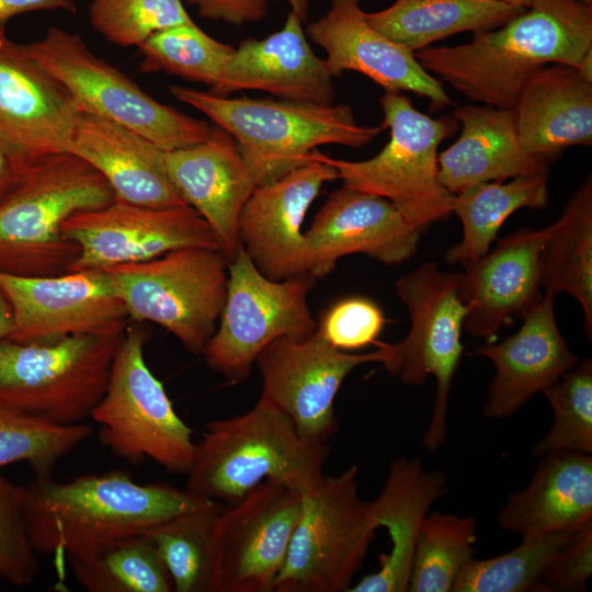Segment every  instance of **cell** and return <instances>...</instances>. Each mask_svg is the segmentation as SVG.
<instances>
[{
  "mask_svg": "<svg viewBox=\"0 0 592 592\" xmlns=\"http://www.w3.org/2000/svg\"><path fill=\"white\" fill-rule=\"evenodd\" d=\"M477 524L473 516L428 514L420 526L408 591L449 592L463 567L473 558Z\"/></svg>",
  "mask_w": 592,
  "mask_h": 592,
  "instance_id": "cell-36",
  "label": "cell"
},
{
  "mask_svg": "<svg viewBox=\"0 0 592 592\" xmlns=\"http://www.w3.org/2000/svg\"><path fill=\"white\" fill-rule=\"evenodd\" d=\"M301 511V494L264 481L219 512L214 592H273Z\"/></svg>",
  "mask_w": 592,
  "mask_h": 592,
  "instance_id": "cell-15",
  "label": "cell"
},
{
  "mask_svg": "<svg viewBox=\"0 0 592 592\" xmlns=\"http://www.w3.org/2000/svg\"><path fill=\"white\" fill-rule=\"evenodd\" d=\"M577 1L585 3V4H592V0H577Z\"/></svg>",
  "mask_w": 592,
  "mask_h": 592,
  "instance_id": "cell-52",
  "label": "cell"
},
{
  "mask_svg": "<svg viewBox=\"0 0 592 592\" xmlns=\"http://www.w3.org/2000/svg\"><path fill=\"white\" fill-rule=\"evenodd\" d=\"M92 433L83 423L59 425L0 403V468L26 462L35 478L50 477L57 463Z\"/></svg>",
  "mask_w": 592,
  "mask_h": 592,
  "instance_id": "cell-38",
  "label": "cell"
},
{
  "mask_svg": "<svg viewBox=\"0 0 592 592\" xmlns=\"http://www.w3.org/2000/svg\"><path fill=\"white\" fill-rule=\"evenodd\" d=\"M385 323V315L375 301L364 296H350L325 311L317 330L332 345L348 352L377 344Z\"/></svg>",
  "mask_w": 592,
  "mask_h": 592,
  "instance_id": "cell-43",
  "label": "cell"
},
{
  "mask_svg": "<svg viewBox=\"0 0 592 592\" xmlns=\"http://www.w3.org/2000/svg\"><path fill=\"white\" fill-rule=\"evenodd\" d=\"M289 7L291 11L296 13L303 21L307 18L309 0H283Z\"/></svg>",
  "mask_w": 592,
  "mask_h": 592,
  "instance_id": "cell-50",
  "label": "cell"
},
{
  "mask_svg": "<svg viewBox=\"0 0 592 592\" xmlns=\"http://www.w3.org/2000/svg\"><path fill=\"white\" fill-rule=\"evenodd\" d=\"M79 111L67 89L0 26V137L30 162L68 152Z\"/></svg>",
  "mask_w": 592,
  "mask_h": 592,
  "instance_id": "cell-21",
  "label": "cell"
},
{
  "mask_svg": "<svg viewBox=\"0 0 592 592\" xmlns=\"http://www.w3.org/2000/svg\"><path fill=\"white\" fill-rule=\"evenodd\" d=\"M78 583L89 592H171V578L150 539L123 537L68 556Z\"/></svg>",
  "mask_w": 592,
  "mask_h": 592,
  "instance_id": "cell-35",
  "label": "cell"
},
{
  "mask_svg": "<svg viewBox=\"0 0 592 592\" xmlns=\"http://www.w3.org/2000/svg\"><path fill=\"white\" fill-rule=\"evenodd\" d=\"M148 338L143 326L124 331L107 388L90 417L99 441L117 458L133 465L151 459L172 474L186 475L195 452L193 430L146 363Z\"/></svg>",
  "mask_w": 592,
  "mask_h": 592,
  "instance_id": "cell-8",
  "label": "cell"
},
{
  "mask_svg": "<svg viewBox=\"0 0 592 592\" xmlns=\"http://www.w3.org/2000/svg\"><path fill=\"white\" fill-rule=\"evenodd\" d=\"M169 90L234 138L258 186L307 163L319 146L361 148L383 129L358 125L352 109L344 104L228 98L181 86H170Z\"/></svg>",
  "mask_w": 592,
  "mask_h": 592,
  "instance_id": "cell-5",
  "label": "cell"
},
{
  "mask_svg": "<svg viewBox=\"0 0 592 592\" xmlns=\"http://www.w3.org/2000/svg\"><path fill=\"white\" fill-rule=\"evenodd\" d=\"M226 300L203 355L232 384L246 380L260 352L287 337L306 340L317 331L307 297L316 280L301 275L273 281L261 274L242 247L228 263Z\"/></svg>",
  "mask_w": 592,
  "mask_h": 592,
  "instance_id": "cell-13",
  "label": "cell"
},
{
  "mask_svg": "<svg viewBox=\"0 0 592 592\" xmlns=\"http://www.w3.org/2000/svg\"><path fill=\"white\" fill-rule=\"evenodd\" d=\"M572 533L555 532L522 538L514 549L483 560L471 558L458 573L454 592H526Z\"/></svg>",
  "mask_w": 592,
  "mask_h": 592,
  "instance_id": "cell-39",
  "label": "cell"
},
{
  "mask_svg": "<svg viewBox=\"0 0 592 592\" xmlns=\"http://www.w3.org/2000/svg\"><path fill=\"white\" fill-rule=\"evenodd\" d=\"M114 201L102 174L71 152L32 162L0 200V272L22 276L69 272L79 248L64 235L65 221Z\"/></svg>",
  "mask_w": 592,
  "mask_h": 592,
  "instance_id": "cell-4",
  "label": "cell"
},
{
  "mask_svg": "<svg viewBox=\"0 0 592 592\" xmlns=\"http://www.w3.org/2000/svg\"><path fill=\"white\" fill-rule=\"evenodd\" d=\"M338 171L315 153L276 181L259 185L243 205L238 220L239 242L265 277L283 281L308 275V253L301 226L326 182Z\"/></svg>",
  "mask_w": 592,
  "mask_h": 592,
  "instance_id": "cell-18",
  "label": "cell"
},
{
  "mask_svg": "<svg viewBox=\"0 0 592 592\" xmlns=\"http://www.w3.org/2000/svg\"><path fill=\"white\" fill-rule=\"evenodd\" d=\"M457 140L439 153V178L453 194L479 183L548 171L554 159L525 152L513 109L465 104L454 111Z\"/></svg>",
  "mask_w": 592,
  "mask_h": 592,
  "instance_id": "cell-28",
  "label": "cell"
},
{
  "mask_svg": "<svg viewBox=\"0 0 592 592\" xmlns=\"http://www.w3.org/2000/svg\"><path fill=\"white\" fill-rule=\"evenodd\" d=\"M592 574V522L571 534L542 571L532 592H581Z\"/></svg>",
  "mask_w": 592,
  "mask_h": 592,
  "instance_id": "cell-44",
  "label": "cell"
},
{
  "mask_svg": "<svg viewBox=\"0 0 592 592\" xmlns=\"http://www.w3.org/2000/svg\"><path fill=\"white\" fill-rule=\"evenodd\" d=\"M376 345L373 352L349 353L332 345L318 330L306 340L278 338L255 360L262 378L261 395L292 419L305 440L327 443L339 429L334 399L345 377L362 364L387 360L389 343Z\"/></svg>",
  "mask_w": 592,
  "mask_h": 592,
  "instance_id": "cell-14",
  "label": "cell"
},
{
  "mask_svg": "<svg viewBox=\"0 0 592 592\" xmlns=\"http://www.w3.org/2000/svg\"><path fill=\"white\" fill-rule=\"evenodd\" d=\"M138 50L143 72H164L201 82L212 90L235 47L190 22L153 34Z\"/></svg>",
  "mask_w": 592,
  "mask_h": 592,
  "instance_id": "cell-37",
  "label": "cell"
},
{
  "mask_svg": "<svg viewBox=\"0 0 592 592\" xmlns=\"http://www.w3.org/2000/svg\"><path fill=\"white\" fill-rule=\"evenodd\" d=\"M31 163L0 137V200L11 190Z\"/></svg>",
  "mask_w": 592,
  "mask_h": 592,
  "instance_id": "cell-47",
  "label": "cell"
},
{
  "mask_svg": "<svg viewBox=\"0 0 592 592\" xmlns=\"http://www.w3.org/2000/svg\"><path fill=\"white\" fill-rule=\"evenodd\" d=\"M197 9L201 18L242 25L263 20L267 14L266 0H185Z\"/></svg>",
  "mask_w": 592,
  "mask_h": 592,
  "instance_id": "cell-45",
  "label": "cell"
},
{
  "mask_svg": "<svg viewBox=\"0 0 592 592\" xmlns=\"http://www.w3.org/2000/svg\"><path fill=\"white\" fill-rule=\"evenodd\" d=\"M382 128L389 140L374 157L362 161L315 153L338 171L343 185L389 201L421 234L453 214L454 195L439 178V145L458 127L454 117H431L402 93L385 92L379 100Z\"/></svg>",
  "mask_w": 592,
  "mask_h": 592,
  "instance_id": "cell-6",
  "label": "cell"
},
{
  "mask_svg": "<svg viewBox=\"0 0 592 592\" xmlns=\"http://www.w3.org/2000/svg\"><path fill=\"white\" fill-rule=\"evenodd\" d=\"M554 298L544 293L540 300L522 316L516 333L498 343L477 346L468 353L486 357L496 366L482 408L486 418L511 415L533 395L556 384L578 364V356L571 352L558 329Z\"/></svg>",
  "mask_w": 592,
  "mask_h": 592,
  "instance_id": "cell-23",
  "label": "cell"
},
{
  "mask_svg": "<svg viewBox=\"0 0 592 592\" xmlns=\"http://www.w3.org/2000/svg\"><path fill=\"white\" fill-rule=\"evenodd\" d=\"M163 166L181 198L208 224L229 263L241 247L239 215L258 186L234 138L214 125L207 140L164 151Z\"/></svg>",
  "mask_w": 592,
  "mask_h": 592,
  "instance_id": "cell-22",
  "label": "cell"
},
{
  "mask_svg": "<svg viewBox=\"0 0 592 592\" xmlns=\"http://www.w3.org/2000/svg\"><path fill=\"white\" fill-rule=\"evenodd\" d=\"M91 26L107 42L139 47L153 34L193 22L181 0H91Z\"/></svg>",
  "mask_w": 592,
  "mask_h": 592,
  "instance_id": "cell-41",
  "label": "cell"
},
{
  "mask_svg": "<svg viewBox=\"0 0 592 592\" xmlns=\"http://www.w3.org/2000/svg\"><path fill=\"white\" fill-rule=\"evenodd\" d=\"M577 70L589 81H592V47L582 56Z\"/></svg>",
  "mask_w": 592,
  "mask_h": 592,
  "instance_id": "cell-49",
  "label": "cell"
},
{
  "mask_svg": "<svg viewBox=\"0 0 592 592\" xmlns=\"http://www.w3.org/2000/svg\"><path fill=\"white\" fill-rule=\"evenodd\" d=\"M360 0H331L328 11L307 24L308 38L326 53L333 77L356 71L385 92H410L440 111L452 100L441 81L419 62L414 52L388 38L366 20Z\"/></svg>",
  "mask_w": 592,
  "mask_h": 592,
  "instance_id": "cell-19",
  "label": "cell"
},
{
  "mask_svg": "<svg viewBox=\"0 0 592 592\" xmlns=\"http://www.w3.org/2000/svg\"><path fill=\"white\" fill-rule=\"evenodd\" d=\"M38 10H62L70 14L77 12L73 0H0V26L27 12Z\"/></svg>",
  "mask_w": 592,
  "mask_h": 592,
  "instance_id": "cell-46",
  "label": "cell"
},
{
  "mask_svg": "<svg viewBox=\"0 0 592 592\" xmlns=\"http://www.w3.org/2000/svg\"><path fill=\"white\" fill-rule=\"evenodd\" d=\"M62 232L79 248L69 272L143 262L187 247L219 250L208 224L189 205L148 207L115 200L72 215Z\"/></svg>",
  "mask_w": 592,
  "mask_h": 592,
  "instance_id": "cell-16",
  "label": "cell"
},
{
  "mask_svg": "<svg viewBox=\"0 0 592 592\" xmlns=\"http://www.w3.org/2000/svg\"><path fill=\"white\" fill-rule=\"evenodd\" d=\"M329 454L327 443L305 440L292 419L261 395L246 413L206 423L185 489L228 505L267 480L303 496L323 481Z\"/></svg>",
  "mask_w": 592,
  "mask_h": 592,
  "instance_id": "cell-3",
  "label": "cell"
},
{
  "mask_svg": "<svg viewBox=\"0 0 592 592\" xmlns=\"http://www.w3.org/2000/svg\"><path fill=\"white\" fill-rule=\"evenodd\" d=\"M506 4L513 5V7H520V8H528L533 0H500Z\"/></svg>",
  "mask_w": 592,
  "mask_h": 592,
  "instance_id": "cell-51",
  "label": "cell"
},
{
  "mask_svg": "<svg viewBox=\"0 0 592 592\" xmlns=\"http://www.w3.org/2000/svg\"><path fill=\"white\" fill-rule=\"evenodd\" d=\"M538 269L544 293H567L581 306L584 331L592 339V178L571 194L560 217L549 225Z\"/></svg>",
  "mask_w": 592,
  "mask_h": 592,
  "instance_id": "cell-32",
  "label": "cell"
},
{
  "mask_svg": "<svg viewBox=\"0 0 592 592\" xmlns=\"http://www.w3.org/2000/svg\"><path fill=\"white\" fill-rule=\"evenodd\" d=\"M548 201V171L465 187L453 200V213L462 223V239L446 251V262L462 265L486 254L514 212L543 209Z\"/></svg>",
  "mask_w": 592,
  "mask_h": 592,
  "instance_id": "cell-33",
  "label": "cell"
},
{
  "mask_svg": "<svg viewBox=\"0 0 592 592\" xmlns=\"http://www.w3.org/2000/svg\"><path fill=\"white\" fill-rule=\"evenodd\" d=\"M304 235L307 274L319 280L353 253L402 263L417 252L422 234L386 198L343 185L328 196Z\"/></svg>",
  "mask_w": 592,
  "mask_h": 592,
  "instance_id": "cell-20",
  "label": "cell"
},
{
  "mask_svg": "<svg viewBox=\"0 0 592 592\" xmlns=\"http://www.w3.org/2000/svg\"><path fill=\"white\" fill-rule=\"evenodd\" d=\"M524 10L500 0H395L365 15L375 30L415 53L454 34L499 27Z\"/></svg>",
  "mask_w": 592,
  "mask_h": 592,
  "instance_id": "cell-31",
  "label": "cell"
},
{
  "mask_svg": "<svg viewBox=\"0 0 592 592\" xmlns=\"http://www.w3.org/2000/svg\"><path fill=\"white\" fill-rule=\"evenodd\" d=\"M68 152L101 173L117 201L148 207L187 205L166 173L164 150L111 119L79 111Z\"/></svg>",
  "mask_w": 592,
  "mask_h": 592,
  "instance_id": "cell-26",
  "label": "cell"
},
{
  "mask_svg": "<svg viewBox=\"0 0 592 592\" xmlns=\"http://www.w3.org/2000/svg\"><path fill=\"white\" fill-rule=\"evenodd\" d=\"M592 47V4L533 0L499 27L475 32L468 43L415 52L420 65L473 102L512 109L540 68H577Z\"/></svg>",
  "mask_w": 592,
  "mask_h": 592,
  "instance_id": "cell-1",
  "label": "cell"
},
{
  "mask_svg": "<svg viewBox=\"0 0 592 592\" xmlns=\"http://www.w3.org/2000/svg\"><path fill=\"white\" fill-rule=\"evenodd\" d=\"M548 228H522L493 250L462 264L463 329L490 338L537 304L542 296L538 261Z\"/></svg>",
  "mask_w": 592,
  "mask_h": 592,
  "instance_id": "cell-25",
  "label": "cell"
},
{
  "mask_svg": "<svg viewBox=\"0 0 592 592\" xmlns=\"http://www.w3.org/2000/svg\"><path fill=\"white\" fill-rule=\"evenodd\" d=\"M303 22L291 11L281 30L262 39L242 41L208 92L228 96L235 91L260 90L280 100L332 105L334 77L311 49Z\"/></svg>",
  "mask_w": 592,
  "mask_h": 592,
  "instance_id": "cell-24",
  "label": "cell"
},
{
  "mask_svg": "<svg viewBox=\"0 0 592 592\" xmlns=\"http://www.w3.org/2000/svg\"><path fill=\"white\" fill-rule=\"evenodd\" d=\"M221 509L219 502H213L178 514L143 533L156 547L174 592H214L215 525Z\"/></svg>",
  "mask_w": 592,
  "mask_h": 592,
  "instance_id": "cell-34",
  "label": "cell"
},
{
  "mask_svg": "<svg viewBox=\"0 0 592 592\" xmlns=\"http://www.w3.org/2000/svg\"><path fill=\"white\" fill-rule=\"evenodd\" d=\"M549 402L554 421L534 445L535 457L551 451L592 453V358L587 357L542 392Z\"/></svg>",
  "mask_w": 592,
  "mask_h": 592,
  "instance_id": "cell-40",
  "label": "cell"
},
{
  "mask_svg": "<svg viewBox=\"0 0 592 592\" xmlns=\"http://www.w3.org/2000/svg\"><path fill=\"white\" fill-rule=\"evenodd\" d=\"M22 48L67 89L80 111L121 124L164 151L198 145L213 133L214 125L150 96L78 34L52 26Z\"/></svg>",
  "mask_w": 592,
  "mask_h": 592,
  "instance_id": "cell-10",
  "label": "cell"
},
{
  "mask_svg": "<svg viewBox=\"0 0 592 592\" xmlns=\"http://www.w3.org/2000/svg\"><path fill=\"white\" fill-rule=\"evenodd\" d=\"M0 288L12 309L13 327L8 339L22 343L119 333L129 320L104 270L53 276L0 272Z\"/></svg>",
  "mask_w": 592,
  "mask_h": 592,
  "instance_id": "cell-17",
  "label": "cell"
},
{
  "mask_svg": "<svg viewBox=\"0 0 592 592\" xmlns=\"http://www.w3.org/2000/svg\"><path fill=\"white\" fill-rule=\"evenodd\" d=\"M213 502L186 489L137 483L127 471L110 470L65 482L52 476L35 478L24 486L23 515L36 553L68 557L143 534Z\"/></svg>",
  "mask_w": 592,
  "mask_h": 592,
  "instance_id": "cell-2",
  "label": "cell"
},
{
  "mask_svg": "<svg viewBox=\"0 0 592 592\" xmlns=\"http://www.w3.org/2000/svg\"><path fill=\"white\" fill-rule=\"evenodd\" d=\"M512 109L520 145L530 155L555 160L568 147L592 145V81L572 66L540 68Z\"/></svg>",
  "mask_w": 592,
  "mask_h": 592,
  "instance_id": "cell-29",
  "label": "cell"
},
{
  "mask_svg": "<svg viewBox=\"0 0 592 592\" xmlns=\"http://www.w3.org/2000/svg\"><path fill=\"white\" fill-rule=\"evenodd\" d=\"M24 486L0 474V579L23 588L39 572L23 515Z\"/></svg>",
  "mask_w": 592,
  "mask_h": 592,
  "instance_id": "cell-42",
  "label": "cell"
},
{
  "mask_svg": "<svg viewBox=\"0 0 592 592\" xmlns=\"http://www.w3.org/2000/svg\"><path fill=\"white\" fill-rule=\"evenodd\" d=\"M124 332L52 342L0 341V403L59 425L82 423L103 397Z\"/></svg>",
  "mask_w": 592,
  "mask_h": 592,
  "instance_id": "cell-7",
  "label": "cell"
},
{
  "mask_svg": "<svg viewBox=\"0 0 592 592\" xmlns=\"http://www.w3.org/2000/svg\"><path fill=\"white\" fill-rule=\"evenodd\" d=\"M13 327L12 309L8 298L0 288V341L9 338Z\"/></svg>",
  "mask_w": 592,
  "mask_h": 592,
  "instance_id": "cell-48",
  "label": "cell"
},
{
  "mask_svg": "<svg viewBox=\"0 0 592 592\" xmlns=\"http://www.w3.org/2000/svg\"><path fill=\"white\" fill-rule=\"evenodd\" d=\"M460 277V272L447 273L424 262L397 280L395 289L408 309L410 329L403 340L389 344V356L382 364L405 385H422L430 375L435 378L432 417L422 439L432 453L447 437L451 386L464 350Z\"/></svg>",
  "mask_w": 592,
  "mask_h": 592,
  "instance_id": "cell-11",
  "label": "cell"
},
{
  "mask_svg": "<svg viewBox=\"0 0 592 592\" xmlns=\"http://www.w3.org/2000/svg\"><path fill=\"white\" fill-rule=\"evenodd\" d=\"M358 465L326 476L301 496V511L274 592L349 591L377 528L358 494Z\"/></svg>",
  "mask_w": 592,
  "mask_h": 592,
  "instance_id": "cell-12",
  "label": "cell"
},
{
  "mask_svg": "<svg viewBox=\"0 0 592 592\" xmlns=\"http://www.w3.org/2000/svg\"><path fill=\"white\" fill-rule=\"evenodd\" d=\"M129 320L153 322L191 353L216 331L228 288V261L214 248L187 247L104 270Z\"/></svg>",
  "mask_w": 592,
  "mask_h": 592,
  "instance_id": "cell-9",
  "label": "cell"
},
{
  "mask_svg": "<svg viewBox=\"0 0 592 592\" xmlns=\"http://www.w3.org/2000/svg\"><path fill=\"white\" fill-rule=\"evenodd\" d=\"M447 492L446 476L426 469L419 457H399L390 465L379 496L371 502L377 528L387 530L390 549L379 569L365 576L350 592H406L409 588L415 540L423 519Z\"/></svg>",
  "mask_w": 592,
  "mask_h": 592,
  "instance_id": "cell-27",
  "label": "cell"
},
{
  "mask_svg": "<svg viewBox=\"0 0 592 592\" xmlns=\"http://www.w3.org/2000/svg\"><path fill=\"white\" fill-rule=\"evenodd\" d=\"M592 522V456L551 451L542 456L528 485L512 492L499 526L522 538L574 533Z\"/></svg>",
  "mask_w": 592,
  "mask_h": 592,
  "instance_id": "cell-30",
  "label": "cell"
}]
</instances>
